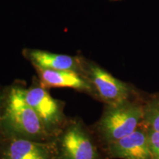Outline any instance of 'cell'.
<instances>
[{
	"instance_id": "cell-1",
	"label": "cell",
	"mask_w": 159,
	"mask_h": 159,
	"mask_svg": "<svg viewBox=\"0 0 159 159\" xmlns=\"http://www.w3.org/2000/svg\"><path fill=\"white\" fill-rule=\"evenodd\" d=\"M27 85L16 80L5 85V96L0 134L24 137L39 142H52L35 111L26 100Z\"/></svg>"
},
{
	"instance_id": "cell-2",
	"label": "cell",
	"mask_w": 159,
	"mask_h": 159,
	"mask_svg": "<svg viewBox=\"0 0 159 159\" xmlns=\"http://www.w3.org/2000/svg\"><path fill=\"white\" fill-rule=\"evenodd\" d=\"M143 102L134 98L104 105L100 117L90 125L103 149L130 134L143 124Z\"/></svg>"
},
{
	"instance_id": "cell-3",
	"label": "cell",
	"mask_w": 159,
	"mask_h": 159,
	"mask_svg": "<svg viewBox=\"0 0 159 159\" xmlns=\"http://www.w3.org/2000/svg\"><path fill=\"white\" fill-rule=\"evenodd\" d=\"M55 159H109L90 125L70 117L52 141Z\"/></svg>"
},
{
	"instance_id": "cell-4",
	"label": "cell",
	"mask_w": 159,
	"mask_h": 159,
	"mask_svg": "<svg viewBox=\"0 0 159 159\" xmlns=\"http://www.w3.org/2000/svg\"><path fill=\"white\" fill-rule=\"evenodd\" d=\"M82 75L90 85L91 97L104 105L139 98L138 91L134 85L113 76L94 61L85 57Z\"/></svg>"
},
{
	"instance_id": "cell-5",
	"label": "cell",
	"mask_w": 159,
	"mask_h": 159,
	"mask_svg": "<svg viewBox=\"0 0 159 159\" xmlns=\"http://www.w3.org/2000/svg\"><path fill=\"white\" fill-rule=\"evenodd\" d=\"M25 97L46 130L54 139L69 118L65 113L64 101L52 96L48 89L41 85L37 76L33 77L30 85L27 86Z\"/></svg>"
},
{
	"instance_id": "cell-6",
	"label": "cell",
	"mask_w": 159,
	"mask_h": 159,
	"mask_svg": "<svg viewBox=\"0 0 159 159\" xmlns=\"http://www.w3.org/2000/svg\"><path fill=\"white\" fill-rule=\"evenodd\" d=\"M0 159H55L52 142L0 134Z\"/></svg>"
},
{
	"instance_id": "cell-7",
	"label": "cell",
	"mask_w": 159,
	"mask_h": 159,
	"mask_svg": "<svg viewBox=\"0 0 159 159\" xmlns=\"http://www.w3.org/2000/svg\"><path fill=\"white\" fill-rule=\"evenodd\" d=\"M109 159H152L148 133L144 125L104 148Z\"/></svg>"
},
{
	"instance_id": "cell-8",
	"label": "cell",
	"mask_w": 159,
	"mask_h": 159,
	"mask_svg": "<svg viewBox=\"0 0 159 159\" xmlns=\"http://www.w3.org/2000/svg\"><path fill=\"white\" fill-rule=\"evenodd\" d=\"M22 55L31 63L33 68L73 71L80 74H82L85 58L83 55L58 54L47 50L31 48L24 49Z\"/></svg>"
},
{
	"instance_id": "cell-9",
	"label": "cell",
	"mask_w": 159,
	"mask_h": 159,
	"mask_svg": "<svg viewBox=\"0 0 159 159\" xmlns=\"http://www.w3.org/2000/svg\"><path fill=\"white\" fill-rule=\"evenodd\" d=\"M34 69L39 82L43 88L48 90L53 88L71 89L92 97V91L89 83L82 74L73 71Z\"/></svg>"
},
{
	"instance_id": "cell-10",
	"label": "cell",
	"mask_w": 159,
	"mask_h": 159,
	"mask_svg": "<svg viewBox=\"0 0 159 159\" xmlns=\"http://www.w3.org/2000/svg\"><path fill=\"white\" fill-rule=\"evenodd\" d=\"M143 108V125L152 130L159 131V94L144 101Z\"/></svg>"
},
{
	"instance_id": "cell-11",
	"label": "cell",
	"mask_w": 159,
	"mask_h": 159,
	"mask_svg": "<svg viewBox=\"0 0 159 159\" xmlns=\"http://www.w3.org/2000/svg\"><path fill=\"white\" fill-rule=\"evenodd\" d=\"M146 128L148 133L152 159H159V131L154 130L148 127Z\"/></svg>"
},
{
	"instance_id": "cell-12",
	"label": "cell",
	"mask_w": 159,
	"mask_h": 159,
	"mask_svg": "<svg viewBox=\"0 0 159 159\" xmlns=\"http://www.w3.org/2000/svg\"><path fill=\"white\" fill-rule=\"evenodd\" d=\"M5 96V85H0V126H1L2 117L4 102Z\"/></svg>"
},
{
	"instance_id": "cell-13",
	"label": "cell",
	"mask_w": 159,
	"mask_h": 159,
	"mask_svg": "<svg viewBox=\"0 0 159 159\" xmlns=\"http://www.w3.org/2000/svg\"><path fill=\"white\" fill-rule=\"evenodd\" d=\"M110 1H119V0H110Z\"/></svg>"
}]
</instances>
